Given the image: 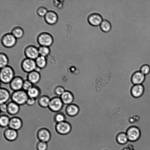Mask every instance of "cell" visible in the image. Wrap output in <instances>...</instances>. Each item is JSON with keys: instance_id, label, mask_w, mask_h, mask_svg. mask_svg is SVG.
<instances>
[{"instance_id": "obj_17", "label": "cell", "mask_w": 150, "mask_h": 150, "mask_svg": "<svg viewBox=\"0 0 150 150\" xmlns=\"http://www.w3.org/2000/svg\"><path fill=\"white\" fill-rule=\"evenodd\" d=\"M7 112L11 115L14 116L17 114L20 110V105L12 101L7 104Z\"/></svg>"}, {"instance_id": "obj_28", "label": "cell", "mask_w": 150, "mask_h": 150, "mask_svg": "<svg viewBox=\"0 0 150 150\" xmlns=\"http://www.w3.org/2000/svg\"><path fill=\"white\" fill-rule=\"evenodd\" d=\"M100 27L102 31L107 33L111 29V24L108 20L103 19L100 24Z\"/></svg>"}, {"instance_id": "obj_37", "label": "cell", "mask_w": 150, "mask_h": 150, "mask_svg": "<svg viewBox=\"0 0 150 150\" xmlns=\"http://www.w3.org/2000/svg\"><path fill=\"white\" fill-rule=\"evenodd\" d=\"M140 71L144 75H146L150 72V66L148 64H144L141 67Z\"/></svg>"}, {"instance_id": "obj_39", "label": "cell", "mask_w": 150, "mask_h": 150, "mask_svg": "<svg viewBox=\"0 0 150 150\" xmlns=\"http://www.w3.org/2000/svg\"><path fill=\"white\" fill-rule=\"evenodd\" d=\"M63 1H54V5L58 8H61L63 6Z\"/></svg>"}, {"instance_id": "obj_14", "label": "cell", "mask_w": 150, "mask_h": 150, "mask_svg": "<svg viewBox=\"0 0 150 150\" xmlns=\"http://www.w3.org/2000/svg\"><path fill=\"white\" fill-rule=\"evenodd\" d=\"M23 125V121L19 117L14 116L10 118L9 127L16 130L20 129Z\"/></svg>"}, {"instance_id": "obj_11", "label": "cell", "mask_w": 150, "mask_h": 150, "mask_svg": "<svg viewBox=\"0 0 150 150\" xmlns=\"http://www.w3.org/2000/svg\"><path fill=\"white\" fill-rule=\"evenodd\" d=\"M37 137L39 141L47 142L51 138L50 131L47 128L42 127L39 129L37 133Z\"/></svg>"}, {"instance_id": "obj_7", "label": "cell", "mask_w": 150, "mask_h": 150, "mask_svg": "<svg viewBox=\"0 0 150 150\" xmlns=\"http://www.w3.org/2000/svg\"><path fill=\"white\" fill-rule=\"evenodd\" d=\"M21 66L22 70L27 74L35 70L37 67L35 60L26 58L22 61Z\"/></svg>"}, {"instance_id": "obj_13", "label": "cell", "mask_w": 150, "mask_h": 150, "mask_svg": "<svg viewBox=\"0 0 150 150\" xmlns=\"http://www.w3.org/2000/svg\"><path fill=\"white\" fill-rule=\"evenodd\" d=\"M44 18L45 22L50 25L55 24L58 19L57 13L52 10L48 11Z\"/></svg>"}, {"instance_id": "obj_23", "label": "cell", "mask_w": 150, "mask_h": 150, "mask_svg": "<svg viewBox=\"0 0 150 150\" xmlns=\"http://www.w3.org/2000/svg\"><path fill=\"white\" fill-rule=\"evenodd\" d=\"M11 94L6 88L1 87L0 89V103H6L11 99Z\"/></svg>"}, {"instance_id": "obj_1", "label": "cell", "mask_w": 150, "mask_h": 150, "mask_svg": "<svg viewBox=\"0 0 150 150\" xmlns=\"http://www.w3.org/2000/svg\"><path fill=\"white\" fill-rule=\"evenodd\" d=\"M13 69L8 65L1 69L0 78L1 82L3 84H9L15 76Z\"/></svg>"}, {"instance_id": "obj_38", "label": "cell", "mask_w": 150, "mask_h": 150, "mask_svg": "<svg viewBox=\"0 0 150 150\" xmlns=\"http://www.w3.org/2000/svg\"><path fill=\"white\" fill-rule=\"evenodd\" d=\"M36 100L34 99L29 97L26 102V104L29 106H33L35 103Z\"/></svg>"}, {"instance_id": "obj_5", "label": "cell", "mask_w": 150, "mask_h": 150, "mask_svg": "<svg viewBox=\"0 0 150 150\" xmlns=\"http://www.w3.org/2000/svg\"><path fill=\"white\" fill-rule=\"evenodd\" d=\"M1 41L2 45L4 47L10 48L15 45L17 42V39L11 33H8L2 36Z\"/></svg>"}, {"instance_id": "obj_4", "label": "cell", "mask_w": 150, "mask_h": 150, "mask_svg": "<svg viewBox=\"0 0 150 150\" xmlns=\"http://www.w3.org/2000/svg\"><path fill=\"white\" fill-rule=\"evenodd\" d=\"M63 105L60 97L55 96L50 98L48 108L51 111L56 113L60 111Z\"/></svg>"}, {"instance_id": "obj_20", "label": "cell", "mask_w": 150, "mask_h": 150, "mask_svg": "<svg viewBox=\"0 0 150 150\" xmlns=\"http://www.w3.org/2000/svg\"><path fill=\"white\" fill-rule=\"evenodd\" d=\"M27 78V79L33 85H35L40 81L41 76L40 72L35 70L28 73Z\"/></svg>"}, {"instance_id": "obj_10", "label": "cell", "mask_w": 150, "mask_h": 150, "mask_svg": "<svg viewBox=\"0 0 150 150\" xmlns=\"http://www.w3.org/2000/svg\"><path fill=\"white\" fill-rule=\"evenodd\" d=\"M24 80L20 76H15L9 84L10 88L13 91L22 89Z\"/></svg>"}, {"instance_id": "obj_15", "label": "cell", "mask_w": 150, "mask_h": 150, "mask_svg": "<svg viewBox=\"0 0 150 150\" xmlns=\"http://www.w3.org/2000/svg\"><path fill=\"white\" fill-rule=\"evenodd\" d=\"M3 135L5 139L11 142L16 139L18 137V133L16 130L8 127L4 131Z\"/></svg>"}, {"instance_id": "obj_8", "label": "cell", "mask_w": 150, "mask_h": 150, "mask_svg": "<svg viewBox=\"0 0 150 150\" xmlns=\"http://www.w3.org/2000/svg\"><path fill=\"white\" fill-rule=\"evenodd\" d=\"M126 133L128 140L130 142H135L140 137L141 132L139 129L135 126H132L127 130Z\"/></svg>"}, {"instance_id": "obj_21", "label": "cell", "mask_w": 150, "mask_h": 150, "mask_svg": "<svg viewBox=\"0 0 150 150\" xmlns=\"http://www.w3.org/2000/svg\"><path fill=\"white\" fill-rule=\"evenodd\" d=\"M144 91V88L142 84L134 85L131 89L132 96L135 98L141 97Z\"/></svg>"}, {"instance_id": "obj_41", "label": "cell", "mask_w": 150, "mask_h": 150, "mask_svg": "<svg viewBox=\"0 0 150 150\" xmlns=\"http://www.w3.org/2000/svg\"></svg>"}, {"instance_id": "obj_29", "label": "cell", "mask_w": 150, "mask_h": 150, "mask_svg": "<svg viewBox=\"0 0 150 150\" xmlns=\"http://www.w3.org/2000/svg\"><path fill=\"white\" fill-rule=\"evenodd\" d=\"M66 119L65 115L60 111L55 113L53 116V121L56 123L66 121Z\"/></svg>"}, {"instance_id": "obj_2", "label": "cell", "mask_w": 150, "mask_h": 150, "mask_svg": "<svg viewBox=\"0 0 150 150\" xmlns=\"http://www.w3.org/2000/svg\"><path fill=\"white\" fill-rule=\"evenodd\" d=\"M29 97L27 92L23 89L13 91L11 94V100L19 105H23L26 104Z\"/></svg>"}, {"instance_id": "obj_27", "label": "cell", "mask_w": 150, "mask_h": 150, "mask_svg": "<svg viewBox=\"0 0 150 150\" xmlns=\"http://www.w3.org/2000/svg\"><path fill=\"white\" fill-rule=\"evenodd\" d=\"M11 33L16 39H19L23 36L24 32L21 27L16 26L12 29Z\"/></svg>"}, {"instance_id": "obj_22", "label": "cell", "mask_w": 150, "mask_h": 150, "mask_svg": "<svg viewBox=\"0 0 150 150\" xmlns=\"http://www.w3.org/2000/svg\"><path fill=\"white\" fill-rule=\"evenodd\" d=\"M27 92L29 97L35 100L38 99L41 96V90L40 88L35 85H33Z\"/></svg>"}, {"instance_id": "obj_3", "label": "cell", "mask_w": 150, "mask_h": 150, "mask_svg": "<svg viewBox=\"0 0 150 150\" xmlns=\"http://www.w3.org/2000/svg\"><path fill=\"white\" fill-rule=\"evenodd\" d=\"M37 41L40 46L49 47L52 45L53 42V38L50 33L43 32L38 35Z\"/></svg>"}, {"instance_id": "obj_18", "label": "cell", "mask_w": 150, "mask_h": 150, "mask_svg": "<svg viewBox=\"0 0 150 150\" xmlns=\"http://www.w3.org/2000/svg\"><path fill=\"white\" fill-rule=\"evenodd\" d=\"M145 75L140 71L134 72L131 77V81L134 85L142 84L145 79Z\"/></svg>"}, {"instance_id": "obj_34", "label": "cell", "mask_w": 150, "mask_h": 150, "mask_svg": "<svg viewBox=\"0 0 150 150\" xmlns=\"http://www.w3.org/2000/svg\"><path fill=\"white\" fill-rule=\"evenodd\" d=\"M47 11V9L46 7L43 6H40L37 9L36 13L39 16L44 17Z\"/></svg>"}, {"instance_id": "obj_16", "label": "cell", "mask_w": 150, "mask_h": 150, "mask_svg": "<svg viewBox=\"0 0 150 150\" xmlns=\"http://www.w3.org/2000/svg\"><path fill=\"white\" fill-rule=\"evenodd\" d=\"M79 111V106L76 104L72 103L67 105L65 111L66 115L70 117H74L77 115Z\"/></svg>"}, {"instance_id": "obj_35", "label": "cell", "mask_w": 150, "mask_h": 150, "mask_svg": "<svg viewBox=\"0 0 150 150\" xmlns=\"http://www.w3.org/2000/svg\"><path fill=\"white\" fill-rule=\"evenodd\" d=\"M47 148V145L46 142L39 141L36 145V149L37 150H46Z\"/></svg>"}, {"instance_id": "obj_24", "label": "cell", "mask_w": 150, "mask_h": 150, "mask_svg": "<svg viewBox=\"0 0 150 150\" xmlns=\"http://www.w3.org/2000/svg\"><path fill=\"white\" fill-rule=\"evenodd\" d=\"M50 98L46 95H41L38 99L37 103L38 105L42 108H48Z\"/></svg>"}, {"instance_id": "obj_36", "label": "cell", "mask_w": 150, "mask_h": 150, "mask_svg": "<svg viewBox=\"0 0 150 150\" xmlns=\"http://www.w3.org/2000/svg\"><path fill=\"white\" fill-rule=\"evenodd\" d=\"M33 85L27 79L24 80L23 86L22 89L27 92L33 86Z\"/></svg>"}, {"instance_id": "obj_19", "label": "cell", "mask_w": 150, "mask_h": 150, "mask_svg": "<svg viewBox=\"0 0 150 150\" xmlns=\"http://www.w3.org/2000/svg\"><path fill=\"white\" fill-rule=\"evenodd\" d=\"M60 97L64 104L67 105L72 103L74 98L73 94L68 90H65Z\"/></svg>"}, {"instance_id": "obj_25", "label": "cell", "mask_w": 150, "mask_h": 150, "mask_svg": "<svg viewBox=\"0 0 150 150\" xmlns=\"http://www.w3.org/2000/svg\"><path fill=\"white\" fill-rule=\"evenodd\" d=\"M115 140L117 143L120 145L125 144L129 141L126 132L123 131L118 132L116 136Z\"/></svg>"}, {"instance_id": "obj_26", "label": "cell", "mask_w": 150, "mask_h": 150, "mask_svg": "<svg viewBox=\"0 0 150 150\" xmlns=\"http://www.w3.org/2000/svg\"><path fill=\"white\" fill-rule=\"evenodd\" d=\"M35 61L37 67L41 69L45 68L47 64L46 57L41 56H39Z\"/></svg>"}, {"instance_id": "obj_30", "label": "cell", "mask_w": 150, "mask_h": 150, "mask_svg": "<svg viewBox=\"0 0 150 150\" xmlns=\"http://www.w3.org/2000/svg\"><path fill=\"white\" fill-rule=\"evenodd\" d=\"M10 118L7 115L2 114L0 117V125L1 127L4 128L8 126Z\"/></svg>"}, {"instance_id": "obj_12", "label": "cell", "mask_w": 150, "mask_h": 150, "mask_svg": "<svg viewBox=\"0 0 150 150\" xmlns=\"http://www.w3.org/2000/svg\"><path fill=\"white\" fill-rule=\"evenodd\" d=\"M87 20L89 24L94 26L100 25L103 20L102 16L96 13H93L89 15Z\"/></svg>"}, {"instance_id": "obj_31", "label": "cell", "mask_w": 150, "mask_h": 150, "mask_svg": "<svg viewBox=\"0 0 150 150\" xmlns=\"http://www.w3.org/2000/svg\"><path fill=\"white\" fill-rule=\"evenodd\" d=\"M38 49L40 56L46 57L50 54V49L49 47L40 46Z\"/></svg>"}, {"instance_id": "obj_9", "label": "cell", "mask_w": 150, "mask_h": 150, "mask_svg": "<svg viewBox=\"0 0 150 150\" xmlns=\"http://www.w3.org/2000/svg\"><path fill=\"white\" fill-rule=\"evenodd\" d=\"M24 53L26 58L34 60L39 56L38 48L33 45L27 46L24 50Z\"/></svg>"}, {"instance_id": "obj_33", "label": "cell", "mask_w": 150, "mask_h": 150, "mask_svg": "<svg viewBox=\"0 0 150 150\" xmlns=\"http://www.w3.org/2000/svg\"><path fill=\"white\" fill-rule=\"evenodd\" d=\"M65 91L64 87L61 85H58L55 87L54 89V93L57 96L59 97Z\"/></svg>"}, {"instance_id": "obj_40", "label": "cell", "mask_w": 150, "mask_h": 150, "mask_svg": "<svg viewBox=\"0 0 150 150\" xmlns=\"http://www.w3.org/2000/svg\"><path fill=\"white\" fill-rule=\"evenodd\" d=\"M1 111L3 113L7 112V105L6 103L1 104L0 105Z\"/></svg>"}, {"instance_id": "obj_32", "label": "cell", "mask_w": 150, "mask_h": 150, "mask_svg": "<svg viewBox=\"0 0 150 150\" xmlns=\"http://www.w3.org/2000/svg\"><path fill=\"white\" fill-rule=\"evenodd\" d=\"M9 60L6 55L3 53H0V67L1 69L8 65Z\"/></svg>"}, {"instance_id": "obj_6", "label": "cell", "mask_w": 150, "mask_h": 150, "mask_svg": "<svg viewBox=\"0 0 150 150\" xmlns=\"http://www.w3.org/2000/svg\"><path fill=\"white\" fill-rule=\"evenodd\" d=\"M55 129L59 134L64 135L69 133L71 130V126L67 121H65L56 123Z\"/></svg>"}]
</instances>
